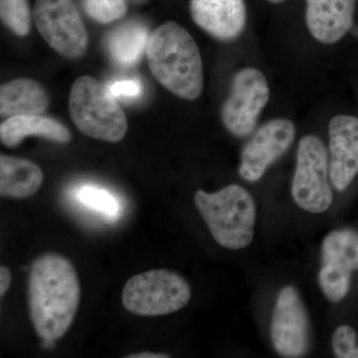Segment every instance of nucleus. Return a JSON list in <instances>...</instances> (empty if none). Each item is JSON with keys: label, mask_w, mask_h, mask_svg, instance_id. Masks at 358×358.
Instances as JSON below:
<instances>
[{"label": "nucleus", "mask_w": 358, "mask_h": 358, "mask_svg": "<svg viewBox=\"0 0 358 358\" xmlns=\"http://www.w3.org/2000/svg\"><path fill=\"white\" fill-rule=\"evenodd\" d=\"M27 294L37 336L51 341L65 336L81 301L79 278L70 260L56 253L37 257L28 275Z\"/></svg>", "instance_id": "1"}, {"label": "nucleus", "mask_w": 358, "mask_h": 358, "mask_svg": "<svg viewBox=\"0 0 358 358\" xmlns=\"http://www.w3.org/2000/svg\"><path fill=\"white\" fill-rule=\"evenodd\" d=\"M148 66L155 79L174 95L196 100L203 90V64L192 34L174 21L157 27L148 37Z\"/></svg>", "instance_id": "2"}, {"label": "nucleus", "mask_w": 358, "mask_h": 358, "mask_svg": "<svg viewBox=\"0 0 358 358\" xmlns=\"http://www.w3.org/2000/svg\"><path fill=\"white\" fill-rule=\"evenodd\" d=\"M194 202L211 236L220 246L241 250L252 243L257 209L248 190L238 185L225 186L213 193L197 190Z\"/></svg>", "instance_id": "3"}, {"label": "nucleus", "mask_w": 358, "mask_h": 358, "mask_svg": "<svg viewBox=\"0 0 358 358\" xmlns=\"http://www.w3.org/2000/svg\"><path fill=\"white\" fill-rule=\"evenodd\" d=\"M69 110L77 128L90 138L117 143L128 131V120L122 108L109 90L94 78L80 77L74 82Z\"/></svg>", "instance_id": "4"}, {"label": "nucleus", "mask_w": 358, "mask_h": 358, "mask_svg": "<svg viewBox=\"0 0 358 358\" xmlns=\"http://www.w3.org/2000/svg\"><path fill=\"white\" fill-rule=\"evenodd\" d=\"M192 288L182 275L155 268L131 277L122 289V303L141 317H159L178 312L189 303Z\"/></svg>", "instance_id": "5"}, {"label": "nucleus", "mask_w": 358, "mask_h": 358, "mask_svg": "<svg viewBox=\"0 0 358 358\" xmlns=\"http://www.w3.org/2000/svg\"><path fill=\"white\" fill-rule=\"evenodd\" d=\"M329 181V159L326 145L319 136H303L299 143L292 183L294 201L310 213H324L334 201Z\"/></svg>", "instance_id": "6"}, {"label": "nucleus", "mask_w": 358, "mask_h": 358, "mask_svg": "<svg viewBox=\"0 0 358 358\" xmlns=\"http://www.w3.org/2000/svg\"><path fill=\"white\" fill-rule=\"evenodd\" d=\"M33 17L51 48L66 58L83 55L88 46V33L74 0H36Z\"/></svg>", "instance_id": "7"}, {"label": "nucleus", "mask_w": 358, "mask_h": 358, "mask_svg": "<svg viewBox=\"0 0 358 358\" xmlns=\"http://www.w3.org/2000/svg\"><path fill=\"white\" fill-rule=\"evenodd\" d=\"M270 99L267 78L256 68L247 67L234 75L230 95L221 109L227 131L238 138L253 133L259 117Z\"/></svg>", "instance_id": "8"}, {"label": "nucleus", "mask_w": 358, "mask_h": 358, "mask_svg": "<svg viewBox=\"0 0 358 358\" xmlns=\"http://www.w3.org/2000/svg\"><path fill=\"white\" fill-rule=\"evenodd\" d=\"M319 284L324 296L338 303L348 296L352 273L358 271V233L352 229L331 231L322 244Z\"/></svg>", "instance_id": "9"}, {"label": "nucleus", "mask_w": 358, "mask_h": 358, "mask_svg": "<svg viewBox=\"0 0 358 358\" xmlns=\"http://www.w3.org/2000/svg\"><path fill=\"white\" fill-rule=\"evenodd\" d=\"M308 315L298 289L287 286L281 289L271 320V338L275 352L282 357L296 358L308 348Z\"/></svg>", "instance_id": "10"}, {"label": "nucleus", "mask_w": 358, "mask_h": 358, "mask_svg": "<svg viewBox=\"0 0 358 358\" xmlns=\"http://www.w3.org/2000/svg\"><path fill=\"white\" fill-rule=\"evenodd\" d=\"M296 138V127L288 119L271 120L262 124L242 150L239 174L248 182L262 179L268 167L282 157Z\"/></svg>", "instance_id": "11"}, {"label": "nucleus", "mask_w": 358, "mask_h": 358, "mask_svg": "<svg viewBox=\"0 0 358 358\" xmlns=\"http://www.w3.org/2000/svg\"><path fill=\"white\" fill-rule=\"evenodd\" d=\"M329 178L339 192L352 185L358 173V117L338 115L329 124Z\"/></svg>", "instance_id": "12"}, {"label": "nucleus", "mask_w": 358, "mask_h": 358, "mask_svg": "<svg viewBox=\"0 0 358 358\" xmlns=\"http://www.w3.org/2000/svg\"><path fill=\"white\" fill-rule=\"evenodd\" d=\"M193 21L221 41L239 38L247 24L244 0H190Z\"/></svg>", "instance_id": "13"}, {"label": "nucleus", "mask_w": 358, "mask_h": 358, "mask_svg": "<svg viewBox=\"0 0 358 358\" xmlns=\"http://www.w3.org/2000/svg\"><path fill=\"white\" fill-rule=\"evenodd\" d=\"M357 0H306V23L313 38L334 44L353 27Z\"/></svg>", "instance_id": "14"}, {"label": "nucleus", "mask_w": 358, "mask_h": 358, "mask_svg": "<svg viewBox=\"0 0 358 358\" xmlns=\"http://www.w3.org/2000/svg\"><path fill=\"white\" fill-rule=\"evenodd\" d=\"M29 136H40L58 143H70L69 129L51 117L22 115L7 117L0 126V140L7 148H16Z\"/></svg>", "instance_id": "15"}, {"label": "nucleus", "mask_w": 358, "mask_h": 358, "mask_svg": "<svg viewBox=\"0 0 358 358\" xmlns=\"http://www.w3.org/2000/svg\"><path fill=\"white\" fill-rule=\"evenodd\" d=\"M43 180L41 169L31 160L0 155V195L3 199L31 197L38 192Z\"/></svg>", "instance_id": "16"}, {"label": "nucleus", "mask_w": 358, "mask_h": 358, "mask_svg": "<svg viewBox=\"0 0 358 358\" xmlns=\"http://www.w3.org/2000/svg\"><path fill=\"white\" fill-rule=\"evenodd\" d=\"M49 96L43 87L31 79H16L0 89V113L2 117L40 115L47 110Z\"/></svg>", "instance_id": "17"}, {"label": "nucleus", "mask_w": 358, "mask_h": 358, "mask_svg": "<svg viewBox=\"0 0 358 358\" xmlns=\"http://www.w3.org/2000/svg\"><path fill=\"white\" fill-rule=\"evenodd\" d=\"M148 29L140 23H129L117 28L108 37L110 57L122 67H131L141 60L147 50Z\"/></svg>", "instance_id": "18"}, {"label": "nucleus", "mask_w": 358, "mask_h": 358, "mask_svg": "<svg viewBox=\"0 0 358 358\" xmlns=\"http://www.w3.org/2000/svg\"><path fill=\"white\" fill-rule=\"evenodd\" d=\"M2 22L17 36H26L31 25L27 0H0Z\"/></svg>", "instance_id": "19"}, {"label": "nucleus", "mask_w": 358, "mask_h": 358, "mask_svg": "<svg viewBox=\"0 0 358 358\" xmlns=\"http://www.w3.org/2000/svg\"><path fill=\"white\" fill-rule=\"evenodd\" d=\"M77 199L89 208L107 215L114 216L119 211V204L110 193L94 186H83L77 192Z\"/></svg>", "instance_id": "20"}, {"label": "nucleus", "mask_w": 358, "mask_h": 358, "mask_svg": "<svg viewBox=\"0 0 358 358\" xmlns=\"http://www.w3.org/2000/svg\"><path fill=\"white\" fill-rule=\"evenodd\" d=\"M83 6L90 17L101 23L120 20L127 13L124 0H84Z\"/></svg>", "instance_id": "21"}, {"label": "nucleus", "mask_w": 358, "mask_h": 358, "mask_svg": "<svg viewBox=\"0 0 358 358\" xmlns=\"http://www.w3.org/2000/svg\"><path fill=\"white\" fill-rule=\"evenodd\" d=\"M331 346L334 355L338 358H355L357 348V334L355 329L350 326L338 327L331 338Z\"/></svg>", "instance_id": "22"}, {"label": "nucleus", "mask_w": 358, "mask_h": 358, "mask_svg": "<svg viewBox=\"0 0 358 358\" xmlns=\"http://www.w3.org/2000/svg\"><path fill=\"white\" fill-rule=\"evenodd\" d=\"M109 91L117 98L136 99L143 93V87L138 80H122L110 85Z\"/></svg>", "instance_id": "23"}, {"label": "nucleus", "mask_w": 358, "mask_h": 358, "mask_svg": "<svg viewBox=\"0 0 358 358\" xmlns=\"http://www.w3.org/2000/svg\"><path fill=\"white\" fill-rule=\"evenodd\" d=\"M13 282V274L10 270L6 266H1L0 268V296L3 298L4 294L7 293L10 288Z\"/></svg>", "instance_id": "24"}, {"label": "nucleus", "mask_w": 358, "mask_h": 358, "mask_svg": "<svg viewBox=\"0 0 358 358\" xmlns=\"http://www.w3.org/2000/svg\"><path fill=\"white\" fill-rule=\"evenodd\" d=\"M127 358H169V355L166 353H155L150 352H143L138 353H131L127 355Z\"/></svg>", "instance_id": "25"}, {"label": "nucleus", "mask_w": 358, "mask_h": 358, "mask_svg": "<svg viewBox=\"0 0 358 358\" xmlns=\"http://www.w3.org/2000/svg\"><path fill=\"white\" fill-rule=\"evenodd\" d=\"M268 1L273 4H279L282 3V2L286 1V0H268Z\"/></svg>", "instance_id": "26"}, {"label": "nucleus", "mask_w": 358, "mask_h": 358, "mask_svg": "<svg viewBox=\"0 0 358 358\" xmlns=\"http://www.w3.org/2000/svg\"><path fill=\"white\" fill-rule=\"evenodd\" d=\"M355 358H358V346L357 348V350H355Z\"/></svg>", "instance_id": "27"}]
</instances>
